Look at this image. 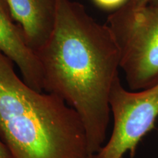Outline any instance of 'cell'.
I'll list each match as a JSON object with an SVG mask.
<instances>
[{
	"instance_id": "cell-2",
	"label": "cell",
	"mask_w": 158,
	"mask_h": 158,
	"mask_svg": "<svg viewBox=\"0 0 158 158\" xmlns=\"http://www.w3.org/2000/svg\"><path fill=\"white\" fill-rule=\"evenodd\" d=\"M0 135L13 158H92L83 122L62 98L30 87L0 51Z\"/></svg>"
},
{
	"instance_id": "cell-9",
	"label": "cell",
	"mask_w": 158,
	"mask_h": 158,
	"mask_svg": "<svg viewBox=\"0 0 158 158\" xmlns=\"http://www.w3.org/2000/svg\"><path fill=\"white\" fill-rule=\"evenodd\" d=\"M0 158H13L10 149L5 142L0 139Z\"/></svg>"
},
{
	"instance_id": "cell-3",
	"label": "cell",
	"mask_w": 158,
	"mask_h": 158,
	"mask_svg": "<svg viewBox=\"0 0 158 158\" xmlns=\"http://www.w3.org/2000/svg\"><path fill=\"white\" fill-rule=\"evenodd\" d=\"M107 24L120 51L119 68L130 89L139 91L158 84V4L114 11Z\"/></svg>"
},
{
	"instance_id": "cell-8",
	"label": "cell",
	"mask_w": 158,
	"mask_h": 158,
	"mask_svg": "<svg viewBox=\"0 0 158 158\" xmlns=\"http://www.w3.org/2000/svg\"><path fill=\"white\" fill-rule=\"evenodd\" d=\"M126 4L134 8H138L149 5L158 4V0H128Z\"/></svg>"
},
{
	"instance_id": "cell-5",
	"label": "cell",
	"mask_w": 158,
	"mask_h": 158,
	"mask_svg": "<svg viewBox=\"0 0 158 158\" xmlns=\"http://www.w3.org/2000/svg\"><path fill=\"white\" fill-rule=\"evenodd\" d=\"M0 51L17 65L23 80L30 87L43 92L39 59L15 21L7 0H0Z\"/></svg>"
},
{
	"instance_id": "cell-6",
	"label": "cell",
	"mask_w": 158,
	"mask_h": 158,
	"mask_svg": "<svg viewBox=\"0 0 158 158\" xmlns=\"http://www.w3.org/2000/svg\"><path fill=\"white\" fill-rule=\"evenodd\" d=\"M29 47L37 53L54 30L57 0H7Z\"/></svg>"
},
{
	"instance_id": "cell-1",
	"label": "cell",
	"mask_w": 158,
	"mask_h": 158,
	"mask_svg": "<svg viewBox=\"0 0 158 158\" xmlns=\"http://www.w3.org/2000/svg\"><path fill=\"white\" fill-rule=\"evenodd\" d=\"M36 54L43 90L62 98L78 113L93 156L106 141L110 89L118 76L120 51L113 32L82 4L57 0L54 30Z\"/></svg>"
},
{
	"instance_id": "cell-7",
	"label": "cell",
	"mask_w": 158,
	"mask_h": 158,
	"mask_svg": "<svg viewBox=\"0 0 158 158\" xmlns=\"http://www.w3.org/2000/svg\"><path fill=\"white\" fill-rule=\"evenodd\" d=\"M98 7L105 10H116L127 2L128 0H92Z\"/></svg>"
},
{
	"instance_id": "cell-4",
	"label": "cell",
	"mask_w": 158,
	"mask_h": 158,
	"mask_svg": "<svg viewBox=\"0 0 158 158\" xmlns=\"http://www.w3.org/2000/svg\"><path fill=\"white\" fill-rule=\"evenodd\" d=\"M114 127L109 140L92 158L132 157L141 139L155 127L158 116V84L135 92L125 89L117 77L109 97Z\"/></svg>"
}]
</instances>
